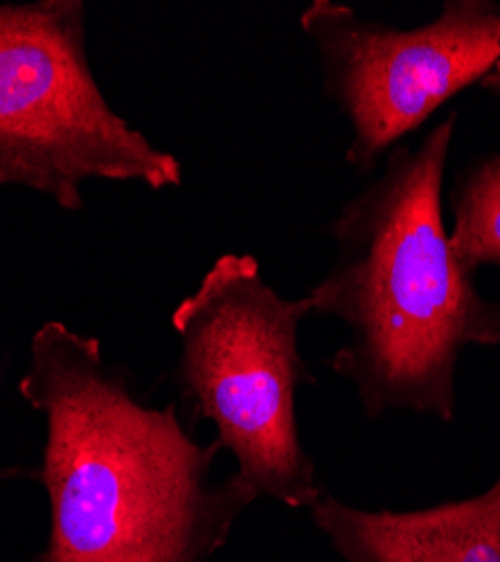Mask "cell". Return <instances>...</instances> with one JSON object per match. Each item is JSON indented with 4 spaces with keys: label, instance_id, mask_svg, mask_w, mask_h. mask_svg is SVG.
<instances>
[{
    "label": "cell",
    "instance_id": "cell-1",
    "mask_svg": "<svg viewBox=\"0 0 500 562\" xmlns=\"http://www.w3.org/2000/svg\"><path fill=\"white\" fill-rule=\"evenodd\" d=\"M19 392L48 426L51 538L27 562H210L255 502L237 475L212 480L219 446L135 398L98 338L45 322Z\"/></svg>",
    "mask_w": 500,
    "mask_h": 562
},
{
    "label": "cell",
    "instance_id": "cell-2",
    "mask_svg": "<svg viewBox=\"0 0 500 562\" xmlns=\"http://www.w3.org/2000/svg\"><path fill=\"white\" fill-rule=\"evenodd\" d=\"M456 113L422 145L395 147L386 171L330 225L336 261L304 297L311 315L338 317L349 340L330 367L370 418L388 409L456 420V367L469 345H500V302L474 286L448 244L444 173Z\"/></svg>",
    "mask_w": 500,
    "mask_h": 562
},
{
    "label": "cell",
    "instance_id": "cell-3",
    "mask_svg": "<svg viewBox=\"0 0 500 562\" xmlns=\"http://www.w3.org/2000/svg\"><path fill=\"white\" fill-rule=\"evenodd\" d=\"M307 315L309 300L280 297L251 255L219 257L171 313L184 401L216 428L214 443L237 459L244 488L291 508L323 495L296 416V392L313 381L298 351Z\"/></svg>",
    "mask_w": 500,
    "mask_h": 562
},
{
    "label": "cell",
    "instance_id": "cell-4",
    "mask_svg": "<svg viewBox=\"0 0 500 562\" xmlns=\"http://www.w3.org/2000/svg\"><path fill=\"white\" fill-rule=\"evenodd\" d=\"M90 178L158 192L180 184L184 167L109 106L90 70L81 0L0 5V187L77 212Z\"/></svg>",
    "mask_w": 500,
    "mask_h": 562
},
{
    "label": "cell",
    "instance_id": "cell-5",
    "mask_svg": "<svg viewBox=\"0 0 500 562\" xmlns=\"http://www.w3.org/2000/svg\"><path fill=\"white\" fill-rule=\"evenodd\" d=\"M300 25L321 57L327 98L352 124L345 160L363 173L500 61V5L487 0H448L413 30L313 0Z\"/></svg>",
    "mask_w": 500,
    "mask_h": 562
},
{
    "label": "cell",
    "instance_id": "cell-6",
    "mask_svg": "<svg viewBox=\"0 0 500 562\" xmlns=\"http://www.w3.org/2000/svg\"><path fill=\"white\" fill-rule=\"evenodd\" d=\"M347 562H500V475L467 499L366 510L323 493L309 508Z\"/></svg>",
    "mask_w": 500,
    "mask_h": 562
},
{
    "label": "cell",
    "instance_id": "cell-7",
    "mask_svg": "<svg viewBox=\"0 0 500 562\" xmlns=\"http://www.w3.org/2000/svg\"><path fill=\"white\" fill-rule=\"evenodd\" d=\"M453 229L448 244L469 270L500 268V154L480 158L465 169L448 194Z\"/></svg>",
    "mask_w": 500,
    "mask_h": 562
},
{
    "label": "cell",
    "instance_id": "cell-8",
    "mask_svg": "<svg viewBox=\"0 0 500 562\" xmlns=\"http://www.w3.org/2000/svg\"><path fill=\"white\" fill-rule=\"evenodd\" d=\"M482 88H487L489 92H493V95L500 100V61L496 64V68L480 81Z\"/></svg>",
    "mask_w": 500,
    "mask_h": 562
},
{
    "label": "cell",
    "instance_id": "cell-9",
    "mask_svg": "<svg viewBox=\"0 0 500 562\" xmlns=\"http://www.w3.org/2000/svg\"><path fill=\"white\" fill-rule=\"evenodd\" d=\"M25 471H21V468H5V471H0V480H10V477H19L23 475Z\"/></svg>",
    "mask_w": 500,
    "mask_h": 562
}]
</instances>
